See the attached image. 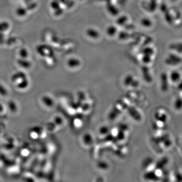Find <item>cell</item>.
Returning <instances> with one entry per match:
<instances>
[{"label": "cell", "mask_w": 182, "mask_h": 182, "mask_svg": "<svg viewBox=\"0 0 182 182\" xmlns=\"http://www.w3.org/2000/svg\"><path fill=\"white\" fill-rule=\"evenodd\" d=\"M174 107L177 111L182 110V98L178 97L174 101Z\"/></svg>", "instance_id": "obj_3"}, {"label": "cell", "mask_w": 182, "mask_h": 182, "mask_svg": "<svg viewBox=\"0 0 182 182\" xmlns=\"http://www.w3.org/2000/svg\"><path fill=\"white\" fill-rule=\"evenodd\" d=\"M171 48L177 52L182 53V43H174L171 46Z\"/></svg>", "instance_id": "obj_4"}, {"label": "cell", "mask_w": 182, "mask_h": 182, "mask_svg": "<svg viewBox=\"0 0 182 182\" xmlns=\"http://www.w3.org/2000/svg\"><path fill=\"white\" fill-rule=\"evenodd\" d=\"M0 95L2 96H6L8 94V90L7 89L2 86H0Z\"/></svg>", "instance_id": "obj_5"}, {"label": "cell", "mask_w": 182, "mask_h": 182, "mask_svg": "<svg viewBox=\"0 0 182 182\" xmlns=\"http://www.w3.org/2000/svg\"><path fill=\"white\" fill-rule=\"evenodd\" d=\"M3 105H2L1 104H0V113L1 112H2V111H3Z\"/></svg>", "instance_id": "obj_6"}, {"label": "cell", "mask_w": 182, "mask_h": 182, "mask_svg": "<svg viewBox=\"0 0 182 182\" xmlns=\"http://www.w3.org/2000/svg\"><path fill=\"white\" fill-rule=\"evenodd\" d=\"M169 60H171V62L170 61V63L174 64V65H175V64H179L182 62V59L181 58V57L175 54L171 55L170 56Z\"/></svg>", "instance_id": "obj_2"}, {"label": "cell", "mask_w": 182, "mask_h": 182, "mask_svg": "<svg viewBox=\"0 0 182 182\" xmlns=\"http://www.w3.org/2000/svg\"><path fill=\"white\" fill-rule=\"evenodd\" d=\"M174 1H175V0H174Z\"/></svg>", "instance_id": "obj_7"}, {"label": "cell", "mask_w": 182, "mask_h": 182, "mask_svg": "<svg viewBox=\"0 0 182 182\" xmlns=\"http://www.w3.org/2000/svg\"><path fill=\"white\" fill-rule=\"evenodd\" d=\"M170 79L171 82L174 83H177L181 80V75L177 71H174L171 72L170 75Z\"/></svg>", "instance_id": "obj_1"}]
</instances>
